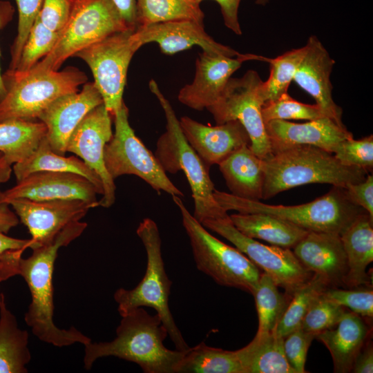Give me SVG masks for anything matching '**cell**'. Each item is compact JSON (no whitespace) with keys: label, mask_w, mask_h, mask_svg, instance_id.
I'll return each instance as SVG.
<instances>
[{"label":"cell","mask_w":373,"mask_h":373,"mask_svg":"<svg viewBox=\"0 0 373 373\" xmlns=\"http://www.w3.org/2000/svg\"><path fill=\"white\" fill-rule=\"evenodd\" d=\"M18 9L17 35L10 49L11 60L7 71H14L19 60L23 46L37 17L43 0H15Z\"/></svg>","instance_id":"60d3db41"},{"label":"cell","mask_w":373,"mask_h":373,"mask_svg":"<svg viewBox=\"0 0 373 373\" xmlns=\"http://www.w3.org/2000/svg\"><path fill=\"white\" fill-rule=\"evenodd\" d=\"M265 102L264 81L256 71L249 70L242 77H231L219 100L207 109L217 124L239 121L249 137L250 148L264 160L272 153L262 116Z\"/></svg>","instance_id":"7c38bea8"},{"label":"cell","mask_w":373,"mask_h":373,"mask_svg":"<svg viewBox=\"0 0 373 373\" xmlns=\"http://www.w3.org/2000/svg\"><path fill=\"white\" fill-rule=\"evenodd\" d=\"M316 336L301 327L287 334L283 341L285 357L296 373H304L308 349Z\"/></svg>","instance_id":"7bdbcfd3"},{"label":"cell","mask_w":373,"mask_h":373,"mask_svg":"<svg viewBox=\"0 0 373 373\" xmlns=\"http://www.w3.org/2000/svg\"><path fill=\"white\" fill-rule=\"evenodd\" d=\"M352 372L354 373H372L373 372V348L372 343H368L362 347L356 356Z\"/></svg>","instance_id":"7dc6e473"},{"label":"cell","mask_w":373,"mask_h":373,"mask_svg":"<svg viewBox=\"0 0 373 373\" xmlns=\"http://www.w3.org/2000/svg\"><path fill=\"white\" fill-rule=\"evenodd\" d=\"M128 28L133 27L124 21L113 0H71L68 19L55 45L30 70H58L80 50Z\"/></svg>","instance_id":"ba28073f"},{"label":"cell","mask_w":373,"mask_h":373,"mask_svg":"<svg viewBox=\"0 0 373 373\" xmlns=\"http://www.w3.org/2000/svg\"><path fill=\"white\" fill-rule=\"evenodd\" d=\"M178 373H244L237 350L229 351L200 343L186 350Z\"/></svg>","instance_id":"1f68e13d"},{"label":"cell","mask_w":373,"mask_h":373,"mask_svg":"<svg viewBox=\"0 0 373 373\" xmlns=\"http://www.w3.org/2000/svg\"><path fill=\"white\" fill-rule=\"evenodd\" d=\"M102 104L103 99L94 82H88L79 92L63 95L46 108L38 119L46 125V137L52 151L65 155L75 128L90 111Z\"/></svg>","instance_id":"ac0fdd59"},{"label":"cell","mask_w":373,"mask_h":373,"mask_svg":"<svg viewBox=\"0 0 373 373\" xmlns=\"http://www.w3.org/2000/svg\"><path fill=\"white\" fill-rule=\"evenodd\" d=\"M340 236L347 264L344 285L350 288L367 285V267L373 261V218L363 211Z\"/></svg>","instance_id":"d4e9b609"},{"label":"cell","mask_w":373,"mask_h":373,"mask_svg":"<svg viewBox=\"0 0 373 373\" xmlns=\"http://www.w3.org/2000/svg\"><path fill=\"white\" fill-rule=\"evenodd\" d=\"M283 341L274 332L256 334L237 350L244 373H296L285 357Z\"/></svg>","instance_id":"f1b7e54d"},{"label":"cell","mask_w":373,"mask_h":373,"mask_svg":"<svg viewBox=\"0 0 373 373\" xmlns=\"http://www.w3.org/2000/svg\"><path fill=\"white\" fill-rule=\"evenodd\" d=\"M115 133L106 144L104 159L107 171L115 180L124 175H136L158 193L183 197L182 192L167 177L153 155L137 137L128 122L124 102L113 117Z\"/></svg>","instance_id":"30bf717a"},{"label":"cell","mask_w":373,"mask_h":373,"mask_svg":"<svg viewBox=\"0 0 373 373\" xmlns=\"http://www.w3.org/2000/svg\"><path fill=\"white\" fill-rule=\"evenodd\" d=\"M323 294L336 304L349 308L360 316L372 318L373 316V291L372 288L354 287L341 289L328 287Z\"/></svg>","instance_id":"b9f144b4"},{"label":"cell","mask_w":373,"mask_h":373,"mask_svg":"<svg viewBox=\"0 0 373 373\" xmlns=\"http://www.w3.org/2000/svg\"><path fill=\"white\" fill-rule=\"evenodd\" d=\"M293 249L303 265L330 287L344 284L347 264L340 234L309 231Z\"/></svg>","instance_id":"603a6c76"},{"label":"cell","mask_w":373,"mask_h":373,"mask_svg":"<svg viewBox=\"0 0 373 373\" xmlns=\"http://www.w3.org/2000/svg\"><path fill=\"white\" fill-rule=\"evenodd\" d=\"M306 52V46L285 52L275 58H266L270 65L269 76L264 82L267 102L274 101L287 93L296 72Z\"/></svg>","instance_id":"d590c367"},{"label":"cell","mask_w":373,"mask_h":373,"mask_svg":"<svg viewBox=\"0 0 373 373\" xmlns=\"http://www.w3.org/2000/svg\"><path fill=\"white\" fill-rule=\"evenodd\" d=\"M200 3L203 0H194ZM220 7L224 25L235 34L240 35L242 30L238 21V8L241 0H214Z\"/></svg>","instance_id":"bcb514c9"},{"label":"cell","mask_w":373,"mask_h":373,"mask_svg":"<svg viewBox=\"0 0 373 373\" xmlns=\"http://www.w3.org/2000/svg\"><path fill=\"white\" fill-rule=\"evenodd\" d=\"M136 27L111 34L75 55L89 66L103 103L113 118L123 104L128 68L142 47L135 37Z\"/></svg>","instance_id":"8fae6325"},{"label":"cell","mask_w":373,"mask_h":373,"mask_svg":"<svg viewBox=\"0 0 373 373\" xmlns=\"http://www.w3.org/2000/svg\"><path fill=\"white\" fill-rule=\"evenodd\" d=\"M329 283L321 276L314 274L291 295L274 333L285 338L301 327L304 317L314 301L328 288Z\"/></svg>","instance_id":"836d02e7"},{"label":"cell","mask_w":373,"mask_h":373,"mask_svg":"<svg viewBox=\"0 0 373 373\" xmlns=\"http://www.w3.org/2000/svg\"><path fill=\"white\" fill-rule=\"evenodd\" d=\"M305 46L306 52L293 81L314 99L328 117L344 126L343 110L332 97L330 75L335 61L316 36H310Z\"/></svg>","instance_id":"44dd1931"},{"label":"cell","mask_w":373,"mask_h":373,"mask_svg":"<svg viewBox=\"0 0 373 373\" xmlns=\"http://www.w3.org/2000/svg\"><path fill=\"white\" fill-rule=\"evenodd\" d=\"M19 219L15 212L12 211L7 203H0V231L7 233L16 227Z\"/></svg>","instance_id":"816d5d0a"},{"label":"cell","mask_w":373,"mask_h":373,"mask_svg":"<svg viewBox=\"0 0 373 373\" xmlns=\"http://www.w3.org/2000/svg\"><path fill=\"white\" fill-rule=\"evenodd\" d=\"M272 150L294 146L311 145L334 153L338 144L353 135L329 117L294 123L274 119L265 123Z\"/></svg>","instance_id":"7402d4cb"},{"label":"cell","mask_w":373,"mask_h":373,"mask_svg":"<svg viewBox=\"0 0 373 373\" xmlns=\"http://www.w3.org/2000/svg\"><path fill=\"white\" fill-rule=\"evenodd\" d=\"M31 235V249L51 242L68 224L79 221L98 202L82 200L35 201L17 198L8 203Z\"/></svg>","instance_id":"9a60e30c"},{"label":"cell","mask_w":373,"mask_h":373,"mask_svg":"<svg viewBox=\"0 0 373 373\" xmlns=\"http://www.w3.org/2000/svg\"><path fill=\"white\" fill-rule=\"evenodd\" d=\"M346 198L360 207L373 218V175H367L360 182L350 184L343 188Z\"/></svg>","instance_id":"f6af8a7d"},{"label":"cell","mask_w":373,"mask_h":373,"mask_svg":"<svg viewBox=\"0 0 373 373\" xmlns=\"http://www.w3.org/2000/svg\"><path fill=\"white\" fill-rule=\"evenodd\" d=\"M135 6L136 27L179 19L204 23V12L194 0H135Z\"/></svg>","instance_id":"d6a6232c"},{"label":"cell","mask_w":373,"mask_h":373,"mask_svg":"<svg viewBox=\"0 0 373 373\" xmlns=\"http://www.w3.org/2000/svg\"><path fill=\"white\" fill-rule=\"evenodd\" d=\"M214 198L227 211L241 213H261L289 222L308 231L341 234L363 211L345 196L343 189L333 186L324 195L302 204L285 206L267 204L214 190Z\"/></svg>","instance_id":"5b68a950"},{"label":"cell","mask_w":373,"mask_h":373,"mask_svg":"<svg viewBox=\"0 0 373 373\" xmlns=\"http://www.w3.org/2000/svg\"><path fill=\"white\" fill-rule=\"evenodd\" d=\"M262 116L265 124L274 119L309 121L328 117L318 104L302 103L292 98L288 93L274 101L265 102L262 108Z\"/></svg>","instance_id":"74e56055"},{"label":"cell","mask_w":373,"mask_h":373,"mask_svg":"<svg viewBox=\"0 0 373 373\" xmlns=\"http://www.w3.org/2000/svg\"><path fill=\"white\" fill-rule=\"evenodd\" d=\"M368 334V327L361 316L345 311L335 325L317 334L316 338L329 351L334 372L345 373L352 371Z\"/></svg>","instance_id":"cb8c5ba5"},{"label":"cell","mask_w":373,"mask_h":373,"mask_svg":"<svg viewBox=\"0 0 373 373\" xmlns=\"http://www.w3.org/2000/svg\"><path fill=\"white\" fill-rule=\"evenodd\" d=\"M149 89L160 102L166 119V131L158 138L155 156L166 173L182 171L189 182L194 202L193 217L200 223L208 219L229 217L216 200V189L209 168L186 141L180 126L179 119L169 102L153 79Z\"/></svg>","instance_id":"277c9868"},{"label":"cell","mask_w":373,"mask_h":373,"mask_svg":"<svg viewBox=\"0 0 373 373\" xmlns=\"http://www.w3.org/2000/svg\"><path fill=\"white\" fill-rule=\"evenodd\" d=\"M71 8V0H43L37 16L48 29L59 32L66 26Z\"/></svg>","instance_id":"ee69618b"},{"label":"cell","mask_w":373,"mask_h":373,"mask_svg":"<svg viewBox=\"0 0 373 373\" xmlns=\"http://www.w3.org/2000/svg\"><path fill=\"white\" fill-rule=\"evenodd\" d=\"M269 1V0H256V3L264 6L266 5Z\"/></svg>","instance_id":"db71d44e"},{"label":"cell","mask_w":373,"mask_h":373,"mask_svg":"<svg viewBox=\"0 0 373 373\" xmlns=\"http://www.w3.org/2000/svg\"><path fill=\"white\" fill-rule=\"evenodd\" d=\"M258 318L256 334L274 332L289 299L280 294L277 285L265 273H261L252 293Z\"/></svg>","instance_id":"e575fe53"},{"label":"cell","mask_w":373,"mask_h":373,"mask_svg":"<svg viewBox=\"0 0 373 373\" xmlns=\"http://www.w3.org/2000/svg\"><path fill=\"white\" fill-rule=\"evenodd\" d=\"M124 21L129 27H136L135 0H113Z\"/></svg>","instance_id":"f907efd6"},{"label":"cell","mask_w":373,"mask_h":373,"mask_svg":"<svg viewBox=\"0 0 373 373\" xmlns=\"http://www.w3.org/2000/svg\"><path fill=\"white\" fill-rule=\"evenodd\" d=\"M41 121L10 119L0 122V151L10 164L26 160L46 135Z\"/></svg>","instance_id":"4dcf8cb0"},{"label":"cell","mask_w":373,"mask_h":373,"mask_svg":"<svg viewBox=\"0 0 373 373\" xmlns=\"http://www.w3.org/2000/svg\"><path fill=\"white\" fill-rule=\"evenodd\" d=\"M201 224L226 238L245 254L258 268L271 277L290 298L293 293L312 276L289 248L266 245L240 232L225 218L208 219Z\"/></svg>","instance_id":"4fadbf2b"},{"label":"cell","mask_w":373,"mask_h":373,"mask_svg":"<svg viewBox=\"0 0 373 373\" xmlns=\"http://www.w3.org/2000/svg\"><path fill=\"white\" fill-rule=\"evenodd\" d=\"M87 227L84 222L75 221L65 227L50 242L32 249V254L17 258L10 269V278L19 275L26 282L31 302L25 314L26 323L40 341L56 347L74 343L84 345L91 339L74 327L60 329L53 321V271L58 251L78 238Z\"/></svg>","instance_id":"6da1fadb"},{"label":"cell","mask_w":373,"mask_h":373,"mask_svg":"<svg viewBox=\"0 0 373 373\" xmlns=\"http://www.w3.org/2000/svg\"><path fill=\"white\" fill-rule=\"evenodd\" d=\"M172 198L180 211L197 268L218 285L252 294L261 274L259 268L238 249L211 234L191 214L180 196Z\"/></svg>","instance_id":"52a82bcc"},{"label":"cell","mask_w":373,"mask_h":373,"mask_svg":"<svg viewBox=\"0 0 373 373\" xmlns=\"http://www.w3.org/2000/svg\"><path fill=\"white\" fill-rule=\"evenodd\" d=\"M112 116L104 103L90 111L72 133L67 152L79 157L100 178L103 195L99 206L108 208L115 201V184L106 170L104 159L106 144L113 136Z\"/></svg>","instance_id":"5bb4252c"},{"label":"cell","mask_w":373,"mask_h":373,"mask_svg":"<svg viewBox=\"0 0 373 373\" xmlns=\"http://www.w3.org/2000/svg\"><path fill=\"white\" fill-rule=\"evenodd\" d=\"M250 60L265 61L266 57L250 53L228 57L202 50L195 61L194 79L181 88L179 102L196 111L207 109L219 100L233 73Z\"/></svg>","instance_id":"2e32d148"},{"label":"cell","mask_w":373,"mask_h":373,"mask_svg":"<svg viewBox=\"0 0 373 373\" xmlns=\"http://www.w3.org/2000/svg\"><path fill=\"white\" fill-rule=\"evenodd\" d=\"M12 171L11 165L6 161L3 153L0 151V186L10 180Z\"/></svg>","instance_id":"f5cc1de1"},{"label":"cell","mask_w":373,"mask_h":373,"mask_svg":"<svg viewBox=\"0 0 373 373\" xmlns=\"http://www.w3.org/2000/svg\"><path fill=\"white\" fill-rule=\"evenodd\" d=\"M235 227L245 236L273 245L294 248L309 232L289 222L261 213L229 216Z\"/></svg>","instance_id":"4316f807"},{"label":"cell","mask_w":373,"mask_h":373,"mask_svg":"<svg viewBox=\"0 0 373 373\" xmlns=\"http://www.w3.org/2000/svg\"><path fill=\"white\" fill-rule=\"evenodd\" d=\"M333 154L344 165L357 166L367 172L373 167V136L341 142Z\"/></svg>","instance_id":"ab89813d"},{"label":"cell","mask_w":373,"mask_h":373,"mask_svg":"<svg viewBox=\"0 0 373 373\" xmlns=\"http://www.w3.org/2000/svg\"><path fill=\"white\" fill-rule=\"evenodd\" d=\"M12 171L17 182L37 171L78 174L87 178L96 186L99 195H103V185L99 176L82 159L75 156L65 157L54 152L46 137L26 160L13 165Z\"/></svg>","instance_id":"83f0119b"},{"label":"cell","mask_w":373,"mask_h":373,"mask_svg":"<svg viewBox=\"0 0 373 373\" xmlns=\"http://www.w3.org/2000/svg\"><path fill=\"white\" fill-rule=\"evenodd\" d=\"M167 336L158 314L136 308L122 316L113 341L84 345V367L90 370L97 359L115 356L136 363L145 373H178L186 350L167 348Z\"/></svg>","instance_id":"7a4b0ae2"},{"label":"cell","mask_w":373,"mask_h":373,"mask_svg":"<svg viewBox=\"0 0 373 373\" xmlns=\"http://www.w3.org/2000/svg\"><path fill=\"white\" fill-rule=\"evenodd\" d=\"M30 245V239H18L6 236L0 231V258L10 250L25 251Z\"/></svg>","instance_id":"681fc988"},{"label":"cell","mask_w":373,"mask_h":373,"mask_svg":"<svg viewBox=\"0 0 373 373\" xmlns=\"http://www.w3.org/2000/svg\"><path fill=\"white\" fill-rule=\"evenodd\" d=\"M59 32L46 28L36 18L23 46L16 69L8 73L24 74L46 56L55 45Z\"/></svg>","instance_id":"8d00e7d4"},{"label":"cell","mask_w":373,"mask_h":373,"mask_svg":"<svg viewBox=\"0 0 373 373\" xmlns=\"http://www.w3.org/2000/svg\"><path fill=\"white\" fill-rule=\"evenodd\" d=\"M14 8L7 1H0V30L3 29L12 19ZM7 89L0 70V103L5 98Z\"/></svg>","instance_id":"c3c4849f"},{"label":"cell","mask_w":373,"mask_h":373,"mask_svg":"<svg viewBox=\"0 0 373 373\" xmlns=\"http://www.w3.org/2000/svg\"><path fill=\"white\" fill-rule=\"evenodd\" d=\"M262 199L312 183L346 187L365 179L367 171L343 164L332 153L311 145H294L272 150L262 160Z\"/></svg>","instance_id":"3957f363"},{"label":"cell","mask_w":373,"mask_h":373,"mask_svg":"<svg viewBox=\"0 0 373 373\" xmlns=\"http://www.w3.org/2000/svg\"><path fill=\"white\" fill-rule=\"evenodd\" d=\"M345 311L343 307L328 299L323 293L306 314L301 327L316 336L319 333L335 325Z\"/></svg>","instance_id":"f35d334b"},{"label":"cell","mask_w":373,"mask_h":373,"mask_svg":"<svg viewBox=\"0 0 373 373\" xmlns=\"http://www.w3.org/2000/svg\"><path fill=\"white\" fill-rule=\"evenodd\" d=\"M218 165L231 194L251 200L262 199L263 162L249 144L242 146Z\"/></svg>","instance_id":"484cf974"},{"label":"cell","mask_w":373,"mask_h":373,"mask_svg":"<svg viewBox=\"0 0 373 373\" xmlns=\"http://www.w3.org/2000/svg\"><path fill=\"white\" fill-rule=\"evenodd\" d=\"M135 37L143 45L157 43L165 55H173L194 46L202 50L236 57L240 53L216 41L204 30V23L192 19H179L137 26Z\"/></svg>","instance_id":"d6986e66"},{"label":"cell","mask_w":373,"mask_h":373,"mask_svg":"<svg viewBox=\"0 0 373 373\" xmlns=\"http://www.w3.org/2000/svg\"><path fill=\"white\" fill-rule=\"evenodd\" d=\"M96 186L87 178L75 173L37 171L17 182L16 185L0 191V203L8 204L17 198L35 201L82 200L98 202Z\"/></svg>","instance_id":"e0dca14e"},{"label":"cell","mask_w":373,"mask_h":373,"mask_svg":"<svg viewBox=\"0 0 373 373\" xmlns=\"http://www.w3.org/2000/svg\"><path fill=\"white\" fill-rule=\"evenodd\" d=\"M179 122L186 141L208 168L219 164L242 146L250 145L249 137L238 120L211 126L184 116Z\"/></svg>","instance_id":"ffe728a7"},{"label":"cell","mask_w":373,"mask_h":373,"mask_svg":"<svg viewBox=\"0 0 373 373\" xmlns=\"http://www.w3.org/2000/svg\"><path fill=\"white\" fill-rule=\"evenodd\" d=\"M3 78L7 93L0 103V122L10 119H38L54 101L79 91L78 87L88 79L84 72L73 66L61 71L6 73Z\"/></svg>","instance_id":"9c48e42d"},{"label":"cell","mask_w":373,"mask_h":373,"mask_svg":"<svg viewBox=\"0 0 373 373\" xmlns=\"http://www.w3.org/2000/svg\"><path fill=\"white\" fill-rule=\"evenodd\" d=\"M28 334L18 327L15 315L0 293V373H26L31 360Z\"/></svg>","instance_id":"f546056e"},{"label":"cell","mask_w":373,"mask_h":373,"mask_svg":"<svg viewBox=\"0 0 373 373\" xmlns=\"http://www.w3.org/2000/svg\"><path fill=\"white\" fill-rule=\"evenodd\" d=\"M136 232L146 252V271L133 289L119 288L115 291L113 297L118 312L122 316L138 307L153 308L161 318L175 349L185 351L189 347L176 325L169 306L172 282L166 273L157 224L151 218H144Z\"/></svg>","instance_id":"8992f818"}]
</instances>
